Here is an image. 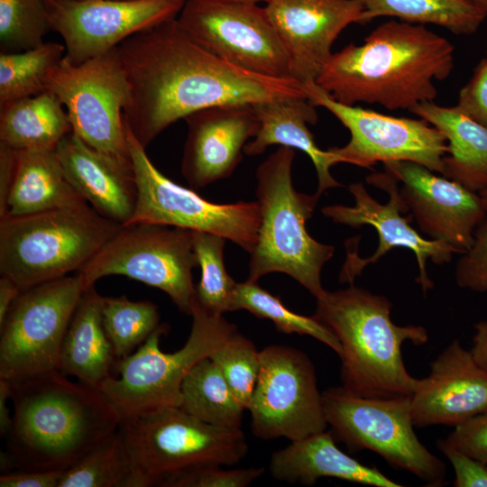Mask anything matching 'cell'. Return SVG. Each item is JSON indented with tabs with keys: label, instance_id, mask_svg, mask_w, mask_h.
<instances>
[{
	"label": "cell",
	"instance_id": "43",
	"mask_svg": "<svg viewBox=\"0 0 487 487\" xmlns=\"http://www.w3.org/2000/svg\"><path fill=\"white\" fill-rule=\"evenodd\" d=\"M438 449L452 464L455 487H487V464L464 454L445 439L437 441Z\"/></svg>",
	"mask_w": 487,
	"mask_h": 487
},
{
	"label": "cell",
	"instance_id": "15",
	"mask_svg": "<svg viewBox=\"0 0 487 487\" xmlns=\"http://www.w3.org/2000/svg\"><path fill=\"white\" fill-rule=\"evenodd\" d=\"M308 99L334 115L350 133L343 147H332L338 163L372 169L378 162L408 161L443 173L447 152L444 134L418 117H396L334 99L316 81L302 84Z\"/></svg>",
	"mask_w": 487,
	"mask_h": 487
},
{
	"label": "cell",
	"instance_id": "9",
	"mask_svg": "<svg viewBox=\"0 0 487 487\" xmlns=\"http://www.w3.org/2000/svg\"><path fill=\"white\" fill-rule=\"evenodd\" d=\"M322 402L334 436L351 451L371 450L429 486L442 485L446 465L416 436L410 396L360 397L340 386L324 391Z\"/></svg>",
	"mask_w": 487,
	"mask_h": 487
},
{
	"label": "cell",
	"instance_id": "26",
	"mask_svg": "<svg viewBox=\"0 0 487 487\" xmlns=\"http://www.w3.org/2000/svg\"><path fill=\"white\" fill-rule=\"evenodd\" d=\"M101 296L95 285L85 289L66 331L59 371L99 388L111 375L116 357L102 320Z\"/></svg>",
	"mask_w": 487,
	"mask_h": 487
},
{
	"label": "cell",
	"instance_id": "50",
	"mask_svg": "<svg viewBox=\"0 0 487 487\" xmlns=\"http://www.w3.org/2000/svg\"><path fill=\"white\" fill-rule=\"evenodd\" d=\"M472 1L487 13V0H472Z\"/></svg>",
	"mask_w": 487,
	"mask_h": 487
},
{
	"label": "cell",
	"instance_id": "14",
	"mask_svg": "<svg viewBox=\"0 0 487 487\" xmlns=\"http://www.w3.org/2000/svg\"><path fill=\"white\" fill-rule=\"evenodd\" d=\"M177 20L197 42L226 62L266 77L293 78L289 54L257 3L188 0Z\"/></svg>",
	"mask_w": 487,
	"mask_h": 487
},
{
	"label": "cell",
	"instance_id": "51",
	"mask_svg": "<svg viewBox=\"0 0 487 487\" xmlns=\"http://www.w3.org/2000/svg\"><path fill=\"white\" fill-rule=\"evenodd\" d=\"M185 1H188V0H185ZM222 1H244V2H253V3H258V2L267 3L269 0H222Z\"/></svg>",
	"mask_w": 487,
	"mask_h": 487
},
{
	"label": "cell",
	"instance_id": "34",
	"mask_svg": "<svg viewBox=\"0 0 487 487\" xmlns=\"http://www.w3.org/2000/svg\"><path fill=\"white\" fill-rule=\"evenodd\" d=\"M102 320L115 355L120 360L131 354L159 327L160 314L158 307L148 300L103 297Z\"/></svg>",
	"mask_w": 487,
	"mask_h": 487
},
{
	"label": "cell",
	"instance_id": "11",
	"mask_svg": "<svg viewBox=\"0 0 487 487\" xmlns=\"http://www.w3.org/2000/svg\"><path fill=\"white\" fill-rule=\"evenodd\" d=\"M46 90L63 104L73 133L92 149L132 165L124 117L130 88L117 48L80 64L63 58L50 71Z\"/></svg>",
	"mask_w": 487,
	"mask_h": 487
},
{
	"label": "cell",
	"instance_id": "45",
	"mask_svg": "<svg viewBox=\"0 0 487 487\" xmlns=\"http://www.w3.org/2000/svg\"><path fill=\"white\" fill-rule=\"evenodd\" d=\"M16 152L0 143V217L6 209V200L14 177Z\"/></svg>",
	"mask_w": 487,
	"mask_h": 487
},
{
	"label": "cell",
	"instance_id": "6",
	"mask_svg": "<svg viewBox=\"0 0 487 487\" xmlns=\"http://www.w3.org/2000/svg\"><path fill=\"white\" fill-rule=\"evenodd\" d=\"M87 204L0 218V274L22 290L78 272L122 228Z\"/></svg>",
	"mask_w": 487,
	"mask_h": 487
},
{
	"label": "cell",
	"instance_id": "39",
	"mask_svg": "<svg viewBox=\"0 0 487 487\" xmlns=\"http://www.w3.org/2000/svg\"><path fill=\"white\" fill-rule=\"evenodd\" d=\"M220 464L195 466L172 474L161 482L162 487H246L261 477L263 467L223 469Z\"/></svg>",
	"mask_w": 487,
	"mask_h": 487
},
{
	"label": "cell",
	"instance_id": "20",
	"mask_svg": "<svg viewBox=\"0 0 487 487\" xmlns=\"http://www.w3.org/2000/svg\"><path fill=\"white\" fill-rule=\"evenodd\" d=\"M264 8L289 54L292 78L302 84L316 81L347 26L363 24L357 0H269Z\"/></svg>",
	"mask_w": 487,
	"mask_h": 487
},
{
	"label": "cell",
	"instance_id": "12",
	"mask_svg": "<svg viewBox=\"0 0 487 487\" xmlns=\"http://www.w3.org/2000/svg\"><path fill=\"white\" fill-rule=\"evenodd\" d=\"M126 133L137 198L133 214L124 225L150 224L207 232L249 253L253 251L262 221L257 201L217 204L203 198L164 176L127 124Z\"/></svg>",
	"mask_w": 487,
	"mask_h": 487
},
{
	"label": "cell",
	"instance_id": "30",
	"mask_svg": "<svg viewBox=\"0 0 487 487\" xmlns=\"http://www.w3.org/2000/svg\"><path fill=\"white\" fill-rule=\"evenodd\" d=\"M363 8V24L378 17L434 24L456 35L474 33L487 13L472 0H357Z\"/></svg>",
	"mask_w": 487,
	"mask_h": 487
},
{
	"label": "cell",
	"instance_id": "24",
	"mask_svg": "<svg viewBox=\"0 0 487 487\" xmlns=\"http://www.w3.org/2000/svg\"><path fill=\"white\" fill-rule=\"evenodd\" d=\"M332 431H323L291 441L274 452L271 476L280 482L313 485L319 478L334 477L375 487H401L375 466H367L341 451Z\"/></svg>",
	"mask_w": 487,
	"mask_h": 487
},
{
	"label": "cell",
	"instance_id": "19",
	"mask_svg": "<svg viewBox=\"0 0 487 487\" xmlns=\"http://www.w3.org/2000/svg\"><path fill=\"white\" fill-rule=\"evenodd\" d=\"M383 168L401 184L400 194L422 233L460 253L470 248L476 228L487 217L478 192L413 161H390Z\"/></svg>",
	"mask_w": 487,
	"mask_h": 487
},
{
	"label": "cell",
	"instance_id": "29",
	"mask_svg": "<svg viewBox=\"0 0 487 487\" xmlns=\"http://www.w3.org/2000/svg\"><path fill=\"white\" fill-rule=\"evenodd\" d=\"M71 132L63 104L51 91L0 107V143L15 152L55 151Z\"/></svg>",
	"mask_w": 487,
	"mask_h": 487
},
{
	"label": "cell",
	"instance_id": "42",
	"mask_svg": "<svg viewBox=\"0 0 487 487\" xmlns=\"http://www.w3.org/2000/svg\"><path fill=\"white\" fill-rule=\"evenodd\" d=\"M464 454L487 464V412L455 427L445 439Z\"/></svg>",
	"mask_w": 487,
	"mask_h": 487
},
{
	"label": "cell",
	"instance_id": "35",
	"mask_svg": "<svg viewBox=\"0 0 487 487\" xmlns=\"http://www.w3.org/2000/svg\"><path fill=\"white\" fill-rule=\"evenodd\" d=\"M225 238L218 234L193 231V246L201 278L195 287V300L215 314L231 311L237 282L227 273L224 262Z\"/></svg>",
	"mask_w": 487,
	"mask_h": 487
},
{
	"label": "cell",
	"instance_id": "31",
	"mask_svg": "<svg viewBox=\"0 0 487 487\" xmlns=\"http://www.w3.org/2000/svg\"><path fill=\"white\" fill-rule=\"evenodd\" d=\"M179 408L218 427L240 428L245 409L209 357L197 363L181 385Z\"/></svg>",
	"mask_w": 487,
	"mask_h": 487
},
{
	"label": "cell",
	"instance_id": "40",
	"mask_svg": "<svg viewBox=\"0 0 487 487\" xmlns=\"http://www.w3.org/2000/svg\"><path fill=\"white\" fill-rule=\"evenodd\" d=\"M462 254L455 270L458 286L487 292V217L476 228L470 248Z\"/></svg>",
	"mask_w": 487,
	"mask_h": 487
},
{
	"label": "cell",
	"instance_id": "5",
	"mask_svg": "<svg viewBox=\"0 0 487 487\" xmlns=\"http://www.w3.org/2000/svg\"><path fill=\"white\" fill-rule=\"evenodd\" d=\"M295 151L280 146L256 170V198L261 209V226L250 253L247 280L269 273L287 274L316 299L326 289L321 283L325 263L334 255L330 244L312 238L306 228L320 195L297 191L291 170Z\"/></svg>",
	"mask_w": 487,
	"mask_h": 487
},
{
	"label": "cell",
	"instance_id": "2",
	"mask_svg": "<svg viewBox=\"0 0 487 487\" xmlns=\"http://www.w3.org/2000/svg\"><path fill=\"white\" fill-rule=\"evenodd\" d=\"M455 48L423 24L391 19L373 29L363 43L332 53L316 83L349 106L378 104L408 109L434 101L436 80L453 71Z\"/></svg>",
	"mask_w": 487,
	"mask_h": 487
},
{
	"label": "cell",
	"instance_id": "16",
	"mask_svg": "<svg viewBox=\"0 0 487 487\" xmlns=\"http://www.w3.org/2000/svg\"><path fill=\"white\" fill-rule=\"evenodd\" d=\"M248 409L253 435L290 441L326 430L316 369L302 351L270 345L260 351V371Z\"/></svg>",
	"mask_w": 487,
	"mask_h": 487
},
{
	"label": "cell",
	"instance_id": "46",
	"mask_svg": "<svg viewBox=\"0 0 487 487\" xmlns=\"http://www.w3.org/2000/svg\"><path fill=\"white\" fill-rule=\"evenodd\" d=\"M472 354L477 363L487 372V320L474 326Z\"/></svg>",
	"mask_w": 487,
	"mask_h": 487
},
{
	"label": "cell",
	"instance_id": "10",
	"mask_svg": "<svg viewBox=\"0 0 487 487\" xmlns=\"http://www.w3.org/2000/svg\"><path fill=\"white\" fill-rule=\"evenodd\" d=\"M198 265L192 230L135 224L123 225L77 274L84 290L106 276L129 277L164 291L190 316Z\"/></svg>",
	"mask_w": 487,
	"mask_h": 487
},
{
	"label": "cell",
	"instance_id": "17",
	"mask_svg": "<svg viewBox=\"0 0 487 487\" xmlns=\"http://www.w3.org/2000/svg\"><path fill=\"white\" fill-rule=\"evenodd\" d=\"M366 181L383 189L389 195L386 204H380L367 192L362 182L349 185V191L354 196L355 205H330L322 208L325 216L336 224H343L354 228L364 225L373 226L379 235V245L376 252L368 258H360L357 249H348L347 258L340 273L341 283L353 284L356 276L371 262H376L386 253L394 247H404L412 251L418 265V276L416 280L426 293L434 287L427 271V261L441 265L451 261L454 253H460L451 244L438 240L422 237L411 225L412 216H403L408 207L400 191L399 182L391 174L373 172L366 178Z\"/></svg>",
	"mask_w": 487,
	"mask_h": 487
},
{
	"label": "cell",
	"instance_id": "7",
	"mask_svg": "<svg viewBox=\"0 0 487 487\" xmlns=\"http://www.w3.org/2000/svg\"><path fill=\"white\" fill-rule=\"evenodd\" d=\"M131 466L126 487L160 486L169 476L204 465H234L248 445L240 428L204 422L179 407L123 418L119 427Z\"/></svg>",
	"mask_w": 487,
	"mask_h": 487
},
{
	"label": "cell",
	"instance_id": "18",
	"mask_svg": "<svg viewBox=\"0 0 487 487\" xmlns=\"http://www.w3.org/2000/svg\"><path fill=\"white\" fill-rule=\"evenodd\" d=\"M185 0H52L51 30L63 39L64 58L80 64L117 48L133 34L178 17Z\"/></svg>",
	"mask_w": 487,
	"mask_h": 487
},
{
	"label": "cell",
	"instance_id": "13",
	"mask_svg": "<svg viewBox=\"0 0 487 487\" xmlns=\"http://www.w3.org/2000/svg\"><path fill=\"white\" fill-rule=\"evenodd\" d=\"M83 291L78 274L21 291L0 325V379L13 382L59 370L62 342Z\"/></svg>",
	"mask_w": 487,
	"mask_h": 487
},
{
	"label": "cell",
	"instance_id": "1",
	"mask_svg": "<svg viewBox=\"0 0 487 487\" xmlns=\"http://www.w3.org/2000/svg\"><path fill=\"white\" fill-rule=\"evenodd\" d=\"M117 51L130 88L124 121L145 148L173 123L204 108L307 97L296 79L249 72L213 54L177 18L133 34Z\"/></svg>",
	"mask_w": 487,
	"mask_h": 487
},
{
	"label": "cell",
	"instance_id": "38",
	"mask_svg": "<svg viewBox=\"0 0 487 487\" xmlns=\"http://www.w3.org/2000/svg\"><path fill=\"white\" fill-rule=\"evenodd\" d=\"M208 357L241 405L248 409L260 371V351L254 344L236 330Z\"/></svg>",
	"mask_w": 487,
	"mask_h": 487
},
{
	"label": "cell",
	"instance_id": "22",
	"mask_svg": "<svg viewBox=\"0 0 487 487\" xmlns=\"http://www.w3.org/2000/svg\"><path fill=\"white\" fill-rule=\"evenodd\" d=\"M487 412V372L454 340L430 363L429 374L418 379L410 396L415 427L457 426Z\"/></svg>",
	"mask_w": 487,
	"mask_h": 487
},
{
	"label": "cell",
	"instance_id": "44",
	"mask_svg": "<svg viewBox=\"0 0 487 487\" xmlns=\"http://www.w3.org/2000/svg\"><path fill=\"white\" fill-rule=\"evenodd\" d=\"M64 471L7 472L0 476L1 487H58Z\"/></svg>",
	"mask_w": 487,
	"mask_h": 487
},
{
	"label": "cell",
	"instance_id": "8",
	"mask_svg": "<svg viewBox=\"0 0 487 487\" xmlns=\"http://www.w3.org/2000/svg\"><path fill=\"white\" fill-rule=\"evenodd\" d=\"M192 325L185 345L174 353L160 349L169 327H159L137 351L116 361L120 378L110 377L98 389L114 404L122 419L167 407H179L182 382L201 359L223 344L237 327L223 314L206 310L193 299Z\"/></svg>",
	"mask_w": 487,
	"mask_h": 487
},
{
	"label": "cell",
	"instance_id": "21",
	"mask_svg": "<svg viewBox=\"0 0 487 487\" xmlns=\"http://www.w3.org/2000/svg\"><path fill=\"white\" fill-rule=\"evenodd\" d=\"M188 135L181 172L198 189L228 178L243 158L250 138L259 130L251 104H227L194 112L186 118Z\"/></svg>",
	"mask_w": 487,
	"mask_h": 487
},
{
	"label": "cell",
	"instance_id": "4",
	"mask_svg": "<svg viewBox=\"0 0 487 487\" xmlns=\"http://www.w3.org/2000/svg\"><path fill=\"white\" fill-rule=\"evenodd\" d=\"M313 317L339 341L342 387L356 396L391 398L411 396L418 379L406 369L401 347L427 342L421 326H398L391 318V302L351 284L326 290L316 299Z\"/></svg>",
	"mask_w": 487,
	"mask_h": 487
},
{
	"label": "cell",
	"instance_id": "37",
	"mask_svg": "<svg viewBox=\"0 0 487 487\" xmlns=\"http://www.w3.org/2000/svg\"><path fill=\"white\" fill-rule=\"evenodd\" d=\"M51 30L47 0H0L1 52L39 47Z\"/></svg>",
	"mask_w": 487,
	"mask_h": 487
},
{
	"label": "cell",
	"instance_id": "3",
	"mask_svg": "<svg viewBox=\"0 0 487 487\" xmlns=\"http://www.w3.org/2000/svg\"><path fill=\"white\" fill-rule=\"evenodd\" d=\"M9 383L14 415L5 440L14 469L66 471L121 425L122 416L99 389L59 370Z\"/></svg>",
	"mask_w": 487,
	"mask_h": 487
},
{
	"label": "cell",
	"instance_id": "52",
	"mask_svg": "<svg viewBox=\"0 0 487 487\" xmlns=\"http://www.w3.org/2000/svg\"><path fill=\"white\" fill-rule=\"evenodd\" d=\"M47 1H48V2H51V1H52V0H47Z\"/></svg>",
	"mask_w": 487,
	"mask_h": 487
},
{
	"label": "cell",
	"instance_id": "32",
	"mask_svg": "<svg viewBox=\"0 0 487 487\" xmlns=\"http://www.w3.org/2000/svg\"><path fill=\"white\" fill-rule=\"evenodd\" d=\"M65 53V45L53 41L24 51L1 52L0 107L47 91V77Z\"/></svg>",
	"mask_w": 487,
	"mask_h": 487
},
{
	"label": "cell",
	"instance_id": "41",
	"mask_svg": "<svg viewBox=\"0 0 487 487\" xmlns=\"http://www.w3.org/2000/svg\"><path fill=\"white\" fill-rule=\"evenodd\" d=\"M455 107L487 128V57L480 60L469 81L460 89Z\"/></svg>",
	"mask_w": 487,
	"mask_h": 487
},
{
	"label": "cell",
	"instance_id": "48",
	"mask_svg": "<svg viewBox=\"0 0 487 487\" xmlns=\"http://www.w3.org/2000/svg\"><path fill=\"white\" fill-rule=\"evenodd\" d=\"M11 394L9 381L0 379V435L4 438L9 433L13 424V416L7 407V400L11 399Z\"/></svg>",
	"mask_w": 487,
	"mask_h": 487
},
{
	"label": "cell",
	"instance_id": "36",
	"mask_svg": "<svg viewBox=\"0 0 487 487\" xmlns=\"http://www.w3.org/2000/svg\"><path fill=\"white\" fill-rule=\"evenodd\" d=\"M131 466L118 431L64 471L58 487H126Z\"/></svg>",
	"mask_w": 487,
	"mask_h": 487
},
{
	"label": "cell",
	"instance_id": "23",
	"mask_svg": "<svg viewBox=\"0 0 487 487\" xmlns=\"http://www.w3.org/2000/svg\"><path fill=\"white\" fill-rule=\"evenodd\" d=\"M56 153L74 188L99 215L123 225L129 221L137 198L132 165L92 149L72 132Z\"/></svg>",
	"mask_w": 487,
	"mask_h": 487
},
{
	"label": "cell",
	"instance_id": "49",
	"mask_svg": "<svg viewBox=\"0 0 487 487\" xmlns=\"http://www.w3.org/2000/svg\"><path fill=\"white\" fill-rule=\"evenodd\" d=\"M479 195L481 197V199H482V205H483V207L486 211V214H487V188L481 190L479 192Z\"/></svg>",
	"mask_w": 487,
	"mask_h": 487
},
{
	"label": "cell",
	"instance_id": "33",
	"mask_svg": "<svg viewBox=\"0 0 487 487\" xmlns=\"http://www.w3.org/2000/svg\"><path fill=\"white\" fill-rule=\"evenodd\" d=\"M244 309L259 318L270 319L284 334L309 335L330 347L338 356L342 347L337 338L313 316L306 317L289 310L276 297L262 289L257 281L236 284L231 311Z\"/></svg>",
	"mask_w": 487,
	"mask_h": 487
},
{
	"label": "cell",
	"instance_id": "27",
	"mask_svg": "<svg viewBox=\"0 0 487 487\" xmlns=\"http://www.w3.org/2000/svg\"><path fill=\"white\" fill-rule=\"evenodd\" d=\"M409 111L446 137L447 152L442 176L466 188L480 192L487 188V128L462 114L455 106L434 101L414 106Z\"/></svg>",
	"mask_w": 487,
	"mask_h": 487
},
{
	"label": "cell",
	"instance_id": "47",
	"mask_svg": "<svg viewBox=\"0 0 487 487\" xmlns=\"http://www.w3.org/2000/svg\"><path fill=\"white\" fill-rule=\"evenodd\" d=\"M22 289L9 278H0V325Z\"/></svg>",
	"mask_w": 487,
	"mask_h": 487
},
{
	"label": "cell",
	"instance_id": "28",
	"mask_svg": "<svg viewBox=\"0 0 487 487\" xmlns=\"http://www.w3.org/2000/svg\"><path fill=\"white\" fill-rule=\"evenodd\" d=\"M87 204L69 179L56 150L16 152L5 216H23Z\"/></svg>",
	"mask_w": 487,
	"mask_h": 487
},
{
	"label": "cell",
	"instance_id": "25",
	"mask_svg": "<svg viewBox=\"0 0 487 487\" xmlns=\"http://www.w3.org/2000/svg\"><path fill=\"white\" fill-rule=\"evenodd\" d=\"M259 120V130L244 149L248 156H257L270 146L298 149L312 161L317 171L320 196L329 188L341 187L330 169L338 163L335 155L328 149L321 150L316 143L308 124L317 122L316 107L307 97H289L261 102L253 105Z\"/></svg>",
	"mask_w": 487,
	"mask_h": 487
}]
</instances>
